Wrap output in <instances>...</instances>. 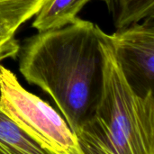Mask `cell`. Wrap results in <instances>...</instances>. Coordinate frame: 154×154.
Returning a JSON list of instances; mask_svg holds the SVG:
<instances>
[{
	"instance_id": "1",
	"label": "cell",
	"mask_w": 154,
	"mask_h": 154,
	"mask_svg": "<svg viewBox=\"0 0 154 154\" xmlns=\"http://www.w3.org/2000/svg\"><path fill=\"white\" fill-rule=\"evenodd\" d=\"M98 30L97 24L77 17L27 38L18 54L23 77L53 99L75 134L93 116L101 92Z\"/></svg>"
},
{
	"instance_id": "2",
	"label": "cell",
	"mask_w": 154,
	"mask_h": 154,
	"mask_svg": "<svg viewBox=\"0 0 154 154\" xmlns=\"http://www.w3.org/2000/svg\"><path fill=\"white\" fill-rule=\"evenodd\" d=\"M104 59L93 116L76 134L82 154H154V97L136 94L125 78L107 33L99 27Z\"/></svg>"
},
{
	"instance_id": "3",
	"label": "cell",
	"mask_w": 154,
	"mask_h": 154,
	"mask_svg": "<svg viewBox=\"0 0 154 154\" xmlns=\"http://www.w3.org/2000/svg\"><path fill=\"white\" fill-rule=\"evenodd\" d=\"M0 107L45 154H82L76 134L48 103L0 64Z\"/></svg>"
},
{
	"instance_id": "4",
	"label": "cell",
	"mask_w": 154,
	"mask_h": 154,
	"mask_svg": "<svg viewBox=\"0 0 154 154\" xmlns=\"http://www.w3.org/2000/svg\"><path fill=\"white\" fill-rule=\"evenodd\" d=\"M125 78L141 97L153 93L154 15L107 34Z\"/></svg>"
},
{
	"instance_id": "5",
	"label": "cell",
	"mask_w": 154,
	"mask_h": 154,
	"mask_svg": "<svg viewBox=\"0 0 154 154\" xmlns=\"http://www.w3.org/2000/svg\"><path fill=\"white\" fill-rule=\"evenodd\" d=\"M91 0H46L34 15L32 27L37 32L55 29L72 23Z\"/></svg>"
},
{
	"instance_id": "6",
	"label": "cell",
	"mask_w": 154,
	"mask_h": 154,
	"mask_svg": "<svg viewBox=\"0 0 154 154\" xmlns=\"http://www.w3.org/2000/svg\"><path fill=\"white\" fill-rule=\"evenodd\" d=\"M114 26L122 29L154 15V0H103Z\"/></svg>"
},
{
	"instance_id": "7",
	"label": "cell",
	"mask_w": 154,
	"mask_h": 154,
	"mask_svg": "<svg viewBox=\"0 0 154 154\" xmlns=\"http://www.w3.org/2000/svg\"><path fill=\"white\" fill-rule=\"evenodd\" d=\"M0 154H45L0 107Z\"/></svg>"
},
{
	"instance_id": "8",
	"label": "cell",
	"mask_w": 154,
	"mask_h": 154,
	"mask_svg": "<svg viewBox=\"0 0 154 154\" xmlns=\"http://www.w3.org/2000/svg\"><path fill=\"white\" fill-rule=\"evenodd\" d=\"M46 0H0V26L16 32L33 17Z\"/></svg>"
},
{
	"instance_id": "9",
	"label": "cell",
	"mask_w": 154,
	"mask_h": 154,
	"mask_svg": "<svg viewBox=\"0 0 154 154\" xmlns=\"http://www.w3.org/2000/svg\"><path fill=\"white\" fill-rule=\"evenodd\" d=\"M21 44L15 39V32L0 26V62L6 59L18 57Z\"/></svg>"
}]
</instances>
